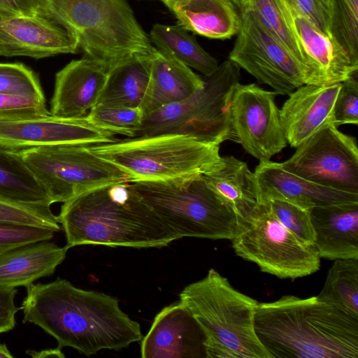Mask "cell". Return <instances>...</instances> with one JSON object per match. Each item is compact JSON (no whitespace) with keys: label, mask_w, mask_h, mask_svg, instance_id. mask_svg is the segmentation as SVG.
I'll list each match as a JSON object with an SVG mask.
<instances>
[{"label":"cell","mask_w":358,"mask_h":358,"mask_svg":"<svg viewBox=\"0 0 358 358\" xmlns=\"http://www.w3.org/2000/svg\"><path fill=\"white\" fill-rule=\"evenodd\" d=\"M310 217L320 258H358V202L316 206Z\"/></svg>","instance_id":"cell-21"},{"label":"cell","mask_w":358,"mask_h":358,"mask_svg":"<svg viewBox=\"0 0 358 358\" xmlns=\"http://www.w3.org/2000/svg\"><path fill=\"white\" fill-rule=\"evenodd\" d=\"M181 0H161V1H162L167 8L170 6L172 3Z\"/></svg>","instance_id":"cell-45"},{"label":"cell","mask_w":358,"mask_h":358,"mask_svg":"<svg viewBox=\"0 0 358 358\" xmlns=\"http://www.w3.org/2000/svg\"><path fill=\"white\" fill-rule=\"evenodd\" d=\"M46 101L23 96L0 94V117L49 115Z\"/></svg>","instance_id":"cell-38"},{"label":"cell","mask_w":358,"mask_h":358,"mask_svg":"<svg viewBox=\"0 0 358 358\" xmlns=\"http://www.w3.org/2000/svg\"><path fill=\"white\" fill-rule=\"evenodd\" d=\"M292 5L317 29L331 36L333 0H289Z\"/></svg>","instance_id":"cell-39"},{"label":"cell","mask_w":358,"mask_h":358,"mask_svg":"<svg viewBox=\"0 0 358 358\" xmlns=\"http://www.w3.org/2000/svg\"><path fill=\"white\" fill-rule=\"evenodd\" d=\"M204 335L180 301L164 307L141 341L143 358L206 357Z\"/></svg>","instance_id":"cell-16"},{"label":"cell","mask_w":358,"mask_h":358,"mask_svg":"<svg viewBox=\"0 0 358 358\" xmlns=\"http://www.w3.org/2000/svg\"><path fill=\"white\" fill-rule=\"evenodd\" d=\"M108 71L86 57L73 59L55 75L52 115L64 118L85 117L99 99Z\"/></svg>","instance_id":"cell-19"},{"label":"cell","mask_w":358,"mask_h":358,"mask_svg":"<svg viewBox=\"0 0 358 358\" xmlns=\"http://www.w3.org/2000/svg\"><path fill=\"white\" fill-rule=\"evenodd\" d=\"M240 17V29L229 59L276 94L289 95L306 84L299 63L253 14L243 10Z\"/></svg>","instance_id":"cell-12"},{"label":"cell","mask_w":358,"mask_h":358,"mask_svg":"<svg viewBox=\"0 0 358 358\" xmlns=\"http://www.w3.org/2000/svg\"><path fill=\"white\" fill-rule=\"evenodd\" d=\"M274 92L255 83L233 89L229 114L234 141L260 161L270 159L287 146Z\"/></svg>","instance_id":"cell-13"},{"label":"cell","mask_w":358,"mask_h":358,"mask_svg":"<svg viewBox=\"0 0 358 358\" xmlns=\"http://www.w3.org/2000/svg\"><path fill=\"white\" fill-rule=\"evenodd\" d=\"M142 200L178 239L196 237L232 240L242 220L201 176L131 182Z\"/></svg>","instance_id":"cell-6"},{"label":"cell","mask_w":358,"mask_h":358,"mask_svg":"<svg viewBox=\"0 0 358 358\" xmlns=\"http://www.w3.org/2000/svg\"><path fill=\"white\" fill-rule=\"evenodd\" d=\"M255 329L272 358H358V317L317 296L258 302Z\"/></svg>","instance_id":"cell-3"},{"label":"cell","mask_w":358,"mask_h":358,"mask_svg":"<svg viewBox=\"0 0 358 358\" xmlns=\"http://www.w3.org/2000/svg\"><path fill=\"white\" fill-rule=\"evenodd\" d=\"M55 231L27 224L0 222V253L42 241H50Z\"/></svg>","instance_id":"cell-36"},{"label":"cell","mask_w":358,"mask_h":358,"mask_svg":"<svg viewBox=\"0 0 358 358\" xmlns=\"http://www.w3.org/2000/svg\"><path fill=\"white\" fill-rule=\"evenodd\" d=\"M13 356L8 350L6 344L0 343V358H13Z\"/></svg>","instance_id":"cell-43"},{"label":"cell","mask_w":358,"mask_h":358,"mask_svg":"<svg viewBox=\"0 0 358 358\" xmlns=\"http://www.w3.org/2000/svg\"><path fill=\"white\" fill-rule=\"evenodd\" d=\"M291 6L295 30L303 54L306 84L338 83L358 71V65L332 37L322 32L292 3Z\"/></svg>","instance_id":"cell-18"},{"label":"cell","mask_w":358,"mask_h":358,"mask_svg":"<svg viewBox=\"0 0 358 358\" xmlns=\"http://www.w3.org/2000/svg\"><path fill=\"white\" fill-rule=\"evenodd\" d=\"M161 1V0H160Z\"/></svg>","instance_id":"cell-46"},{"label":"cell","mask_w":358,"mask_h":358,"mask_svg":"<svg viewBox=\"0 0 358 358\" xmlns=\"http://www.w3.org/2000/svg\"><path fill=\"white\" fill-rule=\"evenodd\" d=\"M317 296L358 317V258L334 260Z\"/></svg>","instance_id":"cell-30"},{"label":"cell","mask_w":358,"mask_h":358,"mask_svg":"<svg viewBox=\"0 0 358 358\" xmlns=\"http://www.w3.org/2000/svg\"><path fill=\"white\" fill-rule=\"evenodd\" d=\"M231 242L238 256L279 278L294 280L320 267V257L314 246L284 227L265 202H257Z\"/></svg>","instance_id":"cell-9"},{"label":"cell","mask_w":358,"mask_h":358,"mask_svg":"<svg viewBox=\"0 0 358 358\" xmlns=\"http://www.w3.org/2000/svg\"><path fill=\"white\" fill-rule=\"evenodd\" d=\"M86 57L109 71L156 50L125 0H50Z\"/></svg>","instance_id":"cell-5"},{"label":"cell","mask_w":358,"mask_h":358,"mask_svg":"<svg viewBox=\"0 0 358 358\" xmlns=\"http://www.w3.org/2000/svg\"><path fill=\"white\" fill-rule=\"evenodd\" d=\"M240 69L229 59L219 64L214 73L202 76L201 89L145 116L134 137L183 135L217 145L234 141L229 103L240 80Z\"/></svg>","instance_id":"cell-8"},{"label":"cell","mask_w":358,"mask_h":358,"mask_svg":"<svg viewBox=\"0 0 358 358\" xmlns=\"http://www.w3.org/2000/svg\"><path fill=\"white\" fill-rule=\"evenodd\" d=\"M358 71L341 83L334 108V124L358 123Z\"/></svg>","instance_id":"cell-37"},{"label":"cell","mask_w":358,"mask_h":358,"mask_svg":"<svg viewBox=\"0 0 358 358\" xmlns=\"http://www.w3.org/2000/svg\"><path fill=\"white\" fill-rule=\"evenodd\" d=\"M115 134L80 118L45 115L0 117V145L17 150L60 144L99 145L117 139Z\"/></svg>","instance_id":"cell-14"},{"label":"cell","mask_w":358,"mask_h":358,"mask_svg":"<svg viewBox=\"0 0 358 358\" xmlns=\"http://www.w3.org/2000/svg\"><path fill=\"white\" fill-rule=\"evenodd\" d=\"M57 218L68 249L83 245L159 248L178 240L129 181L103 185L77 195L63 203Z\"/></svg>","instance_id":"cell-2"},{"label":"cell","mask_w":358,"mask_h":358,"mask_svg":"<svg viewBox=\"0 0 358 358\" xmlns=\"http://www.w3.org/2000/svg\"><path fill=\"white\" fill-rule=\"evenodd\" d=\"M90 150L123 171L131 182L201 176L222 162L220 145L183 135H157L91 145Z\"/></svg>","instance_id":"cell-7"},{"label":"cell","mask_w":358,"mask_h":358,"mask_svg":"<svg viewBox=\"0 0 358 358\" xmlns=\"http://www.w3.org/2000/svg\"><path fill=\"white\" fill-rule=\"evenodd\" d=\"M330 34L358 65V0H333Z\"/></svg>","instance_id":"cell-31"},{"label":"cell","mask_w":358,"mask_h":358,"mask_svg":"<svg viewBox=\"0 0 358 358\" xmlns=\"http://www.w3.org/2000/svg\"><path fill=\"white\" fill-rule=\"evenodd\" d=\"M20 150L0 145V198L50 206L51 200L25 163Z\"/></svg>","instance_id":"cell-27"},{"label":"cell","mask_w":358,"mask_h":358,"mask_svg":"<svg viewBox=\"0 0 358 358\" xmlns=\"http://www.w3.org/2000/svg\"><path fill=\"white\" fill-rule=\"evenodd\" d=\"M202 178L242 222L253 212L257 203L256 183L254 173L245 162L233 156L222 157V164Z\"/></svg>","instance_id":"cell-25"},{"label":"cell","mask_w":358,"mask_h":358,"mask_svg":"<svg viewBox=\"0 0 358 358\" xmlns=\"http://www.w3.org/2000/svg\"><path fill=\"white\" fill-rule=\"evenodd\" d=\"M150 56H136L108 71L97 103L141 108L149 81Z\"/></svg>","instance_id":"cell-26"},{"label":"cell","mask_w":358,"mask_h":358,"mask_svg":"<svg viewBox=\"0 0 358 358\" xmlns=\"http://www.w3.org/2000/svg\"><path fill=\"white\" fill-rule=\"evenodd\" d=\"M79 50L73 35L53 19L0 13V56L38 59Z\"/></svg>","instance_id":"cell-15"},{"label":"cell","mask_w":358,"mask_h":358,"mask_svg":"<svg viewBox=\"0 0 358 358\" xmlns=\"http://www.w3.org/2000/svg\"><path fill=\"white\" fill-rule=\"evenodd\" d=\"M0 13L41 16L53 19L60 23L50 0H0Z\"/></svg>","instance_id":"cell-40"},{"label":"cell","mask_w":358,"mask_h":358,"mask_svg":"<svg viewBox=\"0 0 358 358\" xmlns=\"http://www.w3.org/2000/svg\"><path fill=\"white\" fill-rule=\"evenodd\" d=\"M264 202L284 227L306 244L313 245L315 236L310 209L284 199H273Z\"/></svg>","instance_id":"cell-35"},{"label":"cell","mask_w":358,"mask_h":358,"mask_svg":"<svg viewBox=\"0 0 358 358\" xmlns=\"http://www.w3.org/2000/svg\"><path fill=\"white\" fill-rule=\"evenodd\" d=\"M27 353L33 357L36 358H44V357H64V355L62 353V348L57 347L55 349H48L40 352L34 350H28Z\"/></svg>","instance_id":"cell-42"},{"label":"cell","mask_w":358,"mask_h":358,"mask_svg":"<svg viewBox=\"0 0 358 358\" xmlns=\"http://www.w3.org/2000/svg\"><path fill=\"white\" fill-rule=\"evenodd\" d=\"M179 296L203 331L206 357L272 358L255 331L258 302L215 269L186 286Z\"/></svg>","instance_id":"cell-4"},{"label":"cell","mask_w":358,"mask_h":358,"mask_svg":"<svg viewBox=\"0 0 358 358\" xmlns=\"http://www.w3.org/2000/svg\"><path fill=\"white\" fill-rule=\"evenodd\" d=\"M255 175L257 202L278 199L311 209L320 205L358 202V194L327 187L300 178L286 170L280 163L260 161Z\"/></svg>","instance_id":"cell-20"},{"label":"cell","mask_w":358,"mask_h":358,"mask_svg":"<svg viewBox=\"0 0 358 358\" xmlns=\"http://www.w3.org/2000/svg\"><path fill=\"white\" fill-rule=\"evenodd\" d=\"M149 37L156 49L204 76H210L218 68L217 60L199 44L193 35L178 25L155 24Z\"/></svg>","instance_id":"cell-28"},{"label":"cell","mask_w":358,"mask_h":358,"mask_svg":"<svg viewBox=\"0 0 358 358\" xmlns=\"http://www.w3.org/2000/svg\"><path fill=\"white\" fill-rule=\"evenodd\" d=\"M17 291L15 287H0V334L12 330L15 315L20 309L14 303Z\"/></svg>","instance_id":"cell-41"},{"label":"cell","mask_w":358,"mask_h":358,"mask_svg":"<svg viewBox=\"0 0 358 358\" xmlns=\"http://www.w3.org/2000/svg\"><path fill=\"white\" fill-rule=\"evenodd\" d=\"M20 309L24 323L41 327L59 348L87 356L120 350L143 338L138 322L122 310L115 298L76 287L65 279L27 286Z\"/></svg>","instance_id":"cell-1"},{"label":"cell","mask_w":358,"mask_h":358,"mask_svg":"<svg viewBox=\"0 0 358 358\" xmlns=\"http://www.w3.org/2000/svg\"><path fill=\"white\" fill-rule=\"evenodd\" d=\"M68 248L49 241L21 245L0 253V287H27L50 276L64 260Z\"/></svg>","instance_id":"cell-23"},{"label":"cell","mask_w":358,"mask_h":358,"mask_svg":"<svg viewBox=\"0 0 358 358\" xmlns=\"http://www.w3.org/2000/svg\"><path fill=\"white\" fill-rule=\"evenodd\" d=\"M229 1L235 8L239 11V13L245 8L247 0H228Z\"/></svg>","instance_id":"cell-44"},{"label":"cell","mask_w":358,"mask_h":358,"mask_svg":"<svg viewBox=\"0 0 358 358\" xmlns=\"http://www.w3.org/2000/svg\"><path fill=\"white\" fill-rule=\"evenodd\" d=\"M91 145L60 144L20 150V154L52 203L108 183L130 181L112 163L93 153Z\"/></svg>","instance_id":"cell-10"},{"label":"cell","mask_w":358,"mask_h":358,"mask_svg":"<svg viewBox=\"0 0 358 358\" xmlns=\"http://www.w3.org/2000/svg\"><path fill=\"white\" fill-rule=\"evenodd\" d=\"M86 117L96 125L116 135L132 138L141 127L144 115L140 108L96 103Z\"/></svg>","instance_id":"cell-32"},{"label":"cell","mask_w":358,"mask_h":358,"mask_svg":"<svg viewBox=\"0 0 358 358\" xmlns=\"http://www.w3.org/2000/svg\"><path fill=\"white\" fill-rule=\"evenodd\" d=\"M203 86L202 76L156 49L150 56L149 81L140 108L145 117L165 106L186 99Z\"/></svg>","instance_id":"cell-22"},{"label":"cell","mask_w":358,"mask_h":358,"mask_svg":"<svg viewBox=\"0 0 358 358\" xmlns=\"http://www.w3.org/2000/svg\"><path fill=\"white\" fill-rule=\"evenodd\" d=\"M286 171L332 189L358 194L357 140L334 124L322 129L280 163Z\"/></svg>","instance_id":"cell-11"},{"label":"cell","mask_w":358,"mask_h":358,"mask_svg":"<svg viewBox=\"0 0 358 358\" xmlns=\"http://www.w3.org/2000/svg\"><path fill=\"white\" fill-rule=\"evenodd\" d=\"M0 222L27 224L49 229L55 232L61 230L50 206L22 203L0 198Z\"/></svg>","instance_id":"cell-34"},{"label":"cell","mask_w":358,"mask_h":358,"mask_svg":"<svg viewBox=\"0 0 358 358\" xmlns=\"http://www.w3.org/2000/svg\"><path fill=\"white\" fill-rule=\"evenodd\" d=\"M0 94L46 101L37 74L22 63L0 62Z\"/></svg>","instance_id":"cell-33"},{"label":"cell","mask_w":358,"mask_h":358,"mask_svg":"<svg viewBox=\"0 0 358 358\" xmlns=\"http://www.w3.org/2000/svg\"><path fill=\"white\" fill-rule=\"evenodd\" d=\"M341 85L305 84L289 94L280 115L287 143L292 148L334 124V104Z\"/></svg>","instance_id":"cell-17"},{"label":"cell","mask_w":358,"mask_h":358,"mask_svg":"<svg viewBox=\"0 0 358 358\" xmlns=\"http://www.w3.org/2000/svg\"><path fill=\"white\" fill-rule=\"evenodd\" d=\"M243 10L253 14L296 59L304 73L303 54L295 30L289 0H247Z\"/></svg>","instance_id":"cell-29"},{"label":"cell","mask_w":358,"mask_h":358,"mask_svg":"<svg viewBox=\"0 0 358 358\" xmlns=\"http://www.w3.org/2000/svg\"><path fill=\"white\" fill-rule=\"evenodd\" d=\"M168 8L177 25L209 38H230L240 29V13L228 0H181Z\"/></svg>","instance_id":"cell-24"}]
</instances>
